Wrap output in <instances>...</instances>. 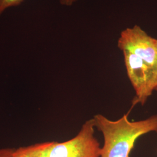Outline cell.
Masks as SVG:
<instances>
[{
    "label": "cell",
    "mask_w": 157,
    "mask_h": 157,
    "mask_svg": "<svg viewBox=\"0 0 157 157\" xmlns=\"http://www.w3.org/2000/svg\"><path fill=\"white\" fill-rule=\"evenodd\" d=\"M76 1L77 0H59V2L62 6H70Z\"/></svg>",
    "instance_id": "cell-8"
},
{
    "label": "cell",
    "mask_w": 157,
    "mask_h": 157,
    "mask_svg": "<svg viewBox=\"0 0 157 157\" xmlns=\"http://www.w3.org/2000/svg\"><path fill=\"white\" fill-rule=\"evenodd\" d=\"M104 137L101 157H130L136 140L148 133L157 132V115L139 121H130L128 115L111 121L101 114L93 118Z\"/></svg>",
    "instance_id": "cell-1"
},
{
    "label": "cell",
    "mask_w": 157,
    "mask_h": 157,
    "mask_svg": "<svg viewBox=\"0 0 157 157\" xmlns=\"http://www.w3.org/2000/svg\"><path fill=\"white\" fill-rule=\"evenodd\" d=\"M121 50L128 51L144 60L155 69L157 59V39L149 36L140 26L123 30L118 41Z\"/></svg>",
    "instance_id": "cell-4"
},
{
    "label": "cell",
    "mask_w": 157,
    "mask_h": 157,
    "mask_svg": "<svg viewBox=\"0 0 157 157\" xmlns=\"http://www.w3.org/2000/svg\"><path fill=\"white\" fill-rule=\"evenodd\" d=\"M54 141H48L13 149L11 157H48Z\"/></svg>",
    "instance_id": "cell-5"
},
{
    "label": "cell",
    "mask_w": 157,
    "mask_h": 157,
    "mask_svg": "<svg viewBox=\"0 0 157 157\" xmlns=\"http://www.w3.org/2000/svg\"><path fill=\"white\" fill-rule=\"evenodd\" d=\"M12 148H1L0 149V157H11Z\"/></svg>",
    "instance_id": "cell-7"
},
{
    "label": "cell",
    "mask_w": 157,
    "mask_h": 157,
    "mask_svg": "<svg viewBox=\"0 0 157 157\" xmlns=\"http://www.w3.org/2000/svg\"><path fill=\"white\" fill-rule=\"evenodd\" d=\"M25 0H0V15L9 8L20 6Z\"/></svg>",
    "instance_id": "cell-6"
},
{
    "label": "cell",
    "mask_w": 157,
    "mask_h": 157,
    "mask_svg": "<svg viewBox=\"0 0 157 157\" xmlns=\"http://www.w3.org/2000/svg\"><path fill=\"white\" fill-rule=\"evenodd\" d=\"M154 73H155V90H157V59L156 66L154 69Z\"/></svg>",
    "instance_id": "cell-9"
},
{
    "label": "cell",
    "mask_w": 157,
    "mask_h": 157,
    "mask_svg": "<svg viewBox=\"0 0 157 157\" xmlns=\"http://www.w3.org/2000/svg\"><path fill=\"white\" fill-rule=\"evenodd\" d=\"M123 53L127 73L136 92L133 105H143L155 90L154 69L135 54L128 51Z\"/></svg>",
    "instance_id": "cell-3"
},
{
    "label": "cell",
    "mask_w": 157,
    "mask_h": 157,
    "mask_svg": "<svg viewBox=\"0 0 157 157\" xmlns=\"http://www.w3.org/2000/svg\"><path fill=\"white\" fill-rule=\"evenodd\" d=\"M95 128L92 118L83 124L75 137L62 143L54 141L48 157H101L102 147L94 136Z\"/></svg>",
    "instance_id": "cell-2"
}]
</instances>
